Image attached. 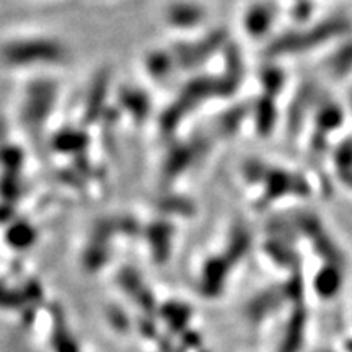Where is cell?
<instances>
[{
	"instance_id": "3",
	"label": "cell",
	"mask_w": 352,
	"mask_h": 352,
	"mask_svg": "<svg viewBox=\"0 0 352 352\" xmlns=\"http://www.w3.org/2000/svg\"><path fill=\"white\" fill-rule=\"evenodd\" d=\"M206 19L204 7L192 0H176L165 12V20L176 30H191L201 25Z\"/></svg>"
},
{
	"instance_id": "10",
	"label": "cell",
	"mask_w": 352,
	"mask_h": 352,
	"mask_svg": "<svg viewBox=\"0 0 352 352\" xmlns=\"http://www.w3.org/2000/svg\"><path fill=\"white\" fill-rule=\"evenodd\" d=\"M162 316L166 320V323L170 324L175 331L184 328V324L188 323L189 316H191V311L186 305H182V303H168L162 308Z\"/></svg>"
},
{
	"instance_id": "6",
	"label": "cell",
	"mask_w": 352,
	"mask_h": 352,
	"mask_svg": "<svg viewBox=\"0 0 352 352\" xmlns=\"http://www.w3.org/2000/svg\"><path fill=\"white\" fill-rule=\"evenodd\" d=\"M36 230L23 220H15L8 227L6 240L13 250H28L36 241Z\"/></svg>"
},
{
	"instance_id": "7",
	"label": "cell",
	"mask_w": 352,
	"mask_h": 352,
	"mask_svg": "<svg viewBox=\"0 0 352 352\" xmlns=\"http://www.w3.org/2000/svg\"><path fill=\"white\" fill-rule=\"evenodd\" d=\"M315 289L321 297H333L341 289V274L334 267H323L315 277Z\"/></svg>"
},
{
	"instance_id": "4",
	"label": "cell",
	"mask_w": 352,
	"mask_h": 352,
	"mask_svg": "<svg viewBox=\"0 0 352 352\" xmlns=\"http://www.w3.org/2000/svg\"><path fill=\"white\" fill-rule=\"evenodd\" d=\"M272 21H274V10L267 3H253L245 13L243 25L245 30L252 36H263L270 32Z\"/></svg>"
},
{
	"instance_id": "1",
	"label": "cell",
	"mask_w": 352,
	"mask_h": 352,
	"mask_svg": "<svg viewBox=\"0 0 352 352\" xmlns=\"http://www.w3.org/2000/svg\"><path fill=\"white\" fill-rule=\"evenodd\" d=\"M65 47L51 38L13 39L6 44L3 57L10 67H26L30 64H54L64 60Z\"/></svg>"
},
{
	"instance_id": "9",
	"label": "cell",
	"mask_w": 352,
	"mask_h": 352,
	"mask_svg": "<svg viewBox=\"0 0 352 352\" xmlns=\"http://www.w3.org/2000/svg\"><path fill=\"white\" fill-rule=\"evenodd\" d=\"M302 331H303V315L296 314L290 320L287 334L284 338V344L280 347V352H296L300 347L302 342Z\"/></svg>"
},
{
	"instance_id": "5",
	"label": "cell",
	"mask_w": 352,
	"mask_h": 352,
	"mask_svg": "<svg viewBox=\"0 0 352 352\" xmlns=\"http://www.w3.org/2000/svg\"><path fill=\"white\" fill-rule=\"evenodd\" d=\"M228 272L227 261L222 258H214L206 263L204 271H202V290L206 296H219L220 290L223 289V283Z\"/></svg>"
},
{
	"instance_id": "11",
	"label": "cell",
	"mask_w": 352,
	"mask_h": 352,
	"mask_svg": "<svg viewBox=\"0 0 352 352\" xmlns=\"http://www.w3.org/2000/svg\"><path fill=\"white\" fill-rule=\"evenodd\" d=\"M54 349L56 352H78V346L67 333H57L54 336Z\"/></svg>"
},
{
	"instance_id": "12",
	"label": "cell",
	"mask_w": 352,
	"mask_h": 352,
	"mask_svg": "<svg viewBox=\"0 0 352 352\" xmlns=\"http://www.w3.org/2000/svg\"><path fill=\"white\" fill-rule=\"evenodd\" d=\"M109 321H111L113 327L120 329V331H126L127 329V318L124 311L120 310V308H113V310L109 311Z\"/></svg>"
},
{
	"instance_id": "13",
	"label": "cell",
	"mask_w": 352,
	"mask_h": 352,
	"mask_svg": "<svg viewBox=\"0 0 352 352\" xmlns=\"http://www.w3.org/2000/svg\"><path fill=\"white\" fill-rule=\"evenodd\" d=\"M264 85H266L270 90H277L283 85V76L277 69H272L270 72L264 74Z\"/></svg>"
},
{
	"instance_id": "8",
	"label": "cell",
	"mask_w": 352,
	"mask_h": 352,
	"mask_svg": "<svg viewBox=\"0 0 352 352\" xmlns=\"http://www.w3.org/2000/svg\"><path fill=\"white\" fill-rule=\"evenodd\" d=\"M176 64L173 52L166 51H153L152 54L147 56V69L153 77L158 80L168 76L171 67Z\"/></svg>"
},
{
	"instance_id": "2",
	"label": "cell",
	"mask_w": 352,
	"mask_h": 352,
	"mask_svg": "<svg viewBox=\"0 0 352 352\" xmlns=\"http://www.w3.org/2000/svg\"><path fill=\"white\" fill-rule=\"evenodd\" d=\"M56 96V85L52 82L41 80L30 85L26 91L23 118L30 126H41L47 120Z\"/></svg>"
}]
</instances>
